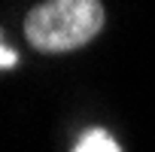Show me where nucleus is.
I'll use <instances>...</instances> for the list:
<instances>
[{"label":"nucleus","mask_w":155,"mask_h":152,"mask_svg":"<svg viewBox=\"0 0 155 152\" xmlns=\"http://www.w3.org/2000/svg\"><path fill=\"white\" fill-rule=\"evenodd\" d=\"M73 152H122V146L116 143V137L104 128H88L79 140H76Z\"/></svg>","instance_id":"nucleus-2"},{"label":"nucleus","mask_w":155,"mask_h":152,"mask_svg":"<svg viewBox=\"0 0 155 152\" xmlns=\"http://www.w3.org/2000/svg\"><path fill=\"white\" fill-rule=\"evenodd\" d=\"M0 64H3V70H9V67H15V64H18V55H15L6 43L0 46Z\"/></svg>","instance_id":"nucleus-3"},{"label":"nucleus","mask_w":155,"mask_h":152,"mask_svg":"<svg viewBox=\"0 0 155 152\" xmlns=\"http://www.w3.org/2000/svg\"><path fill=\"white\" fill-rule=\"evenodd\" d=\"M104 28L101 0H46L25 18V37L40 52H70Z\"/></svg>","instance_id":"nucleus-1"}]
</instances>
